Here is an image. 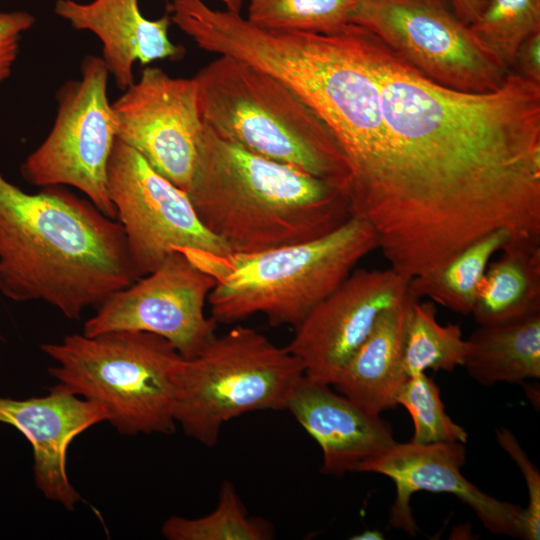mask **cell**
I'll list each match as a JSON object with an SVG mask.
<instances>
[{"label": "cell", "mask_w": 540, "mask_h": 540, "mask_svg": "<svg viewBox=\"0 0 540 540\" xmlns=\"http://www.w3.org/2000/svg\"><path fill=\"white\" fill-rule=\"evenodd\" d=\"M40 349L56 362L48 371L57 385L102 407L119 433L175 431L185 358L165 338L135 330L70 334Z\"/></svg>", "instance_id": "6"}, {"label": "cell", "mask_w": 540, "mask_h": 540, "mask_svg": "<svg viewBox=\"0 0 540 540\" xmlns=\"http://www.w3.org/2000/svg\"><path fill=\"white\" fill-rule=\"evenodd\" d=\"M396 404L403 406L412 418L411 442H467L466 430L446 413L438 385L425 372L406 379L396 395Z\"/></svg>", "instance_id": "26"}, {"label": "cell", "mask_w": 540, "mask_h": 540, "mask_svg": "<svg viewBox=\"0 0 540 540\" xmlns=\"http://www.w3.org/2000/svg\"><path fill=\"white\" fill-rule=\"evenodd\" d=\"M465 462L466 448L460 442H396L385 452L360 463L355 472L381 474L394 482L396 498L389 523L411 536L416 534L417 525L410 499L415 492L428 491L456 496L492 533L524 538V508L481 491L462 475Z\"/></svg>", "instance_id": "14"}, {"label": "cell", "mask_w": 540, "mask_h": 540, "mask_svg": "<svg viewBox=\"0 0 540 540\" xmlns=\"http://www.w3.org/2000/svg\"><path fill=\"white\" fill-rule=\"evenodd\" d=\"M107 189L138 278L179 248L232 253L202 224L188 195L117 137L107 165Z\"/></svg>", "instance_id": "10"}, {"label": "cell", "mask_w": 540, "mask_h": 540, "mask_svg": "<svg viewBox=\"0 0 540 540\" xmlns=\"http://www.w3.org/2000/svg\"><path fill=\"white\" fill-rule=\"evenodd\" d=\"M117 138L186 194L204 123L194 78H174L148 66L112 103Z\"/></svg>", "instance_id": "12"}, {"label": "cell", "mask_w": 540, "mask_h": 540, "mask_svg": "<svg viewBox=\"0 0 540 540\" xmlns=\"http://www.w3.org/2000/svg\"><path fill=\"white\" fill-rule=\"evenodd\" d=\"M103 421L102 407L59 385L42 397L0 398V422L15 427L32 445L37 488L68 510L81 500L67 475L68 447L79 434Z\"/></svg>", "instance_id": "15"}, {"label": "cell", "mask_w": 540, "mask_h": 540, "mask_svg": "<svg viewBox=\"0 0 540 540\" xmlns=\"http://www.w3.org/2000/svg\"><path fill=\"white\" fill-rule=\"evenodd\" d=\"M35 21V17L27 11H0V84L10 76L22 35Z\"/></svg>", "instance_id": "28"}, {"label": "cell", "mask_w": 540, "mask_h": 540, "mask_svg": "<svg viewBox=\"0 0 540 540\" xmlns=\"http://www.w3.org/2000/svg\"><path fill=\"white\" fill-rule=\"evenodd\" d=\"M80 78L56 93L57 113L44 141L20 165L22 178L37 187L80 190L106 216L116 219L107 189V165L117 137L102 57L86 55Z\"/></svg>", "instance_id": "9"}, {"label": "cell", "mask_w": 540, "mask_h": 540, "mask_svg": "<svg viewBox=\"0 0 540 540\" xmlns=\"http://www.w3.org/2000/svg\"><path fill=\"white\" fill-rule=\"evenodd\" d=\"M139 278L121 224L64 186L27 193L0 173V292L68 319Z\"/></svg>", "instance_id": "2"}, {"label": "cell", "mask_w": 540, "mask_h": 540, "mask_svg": "<svg viewBox=\"0 0 540 540\" xmlns=\"http://www.w3.org/2000/svg\"><path fill=\"white\" fill-rule=\"evenodd\" d=\"M512 234L495 230L476 240L441 269L409 280L410 292L463 315L471 314L479 284L491 257L513 241Z\"/></svg>", "instance_id": "21"}, {"label": "cell", "mask_w": 540, "mask_h": 540, "mask_svg": "<svg viewBox=\"0 0 540 540\" xmlns=\"http://www.w3.org/2000/svg\"><path fill=\"white\" fill-rule=\"evenodd\" d=\"M479 284L472 309L479 325L540 313V242L512 241Z\"/></svg>", "instance_id": "20"}, {"label": "cell", "mask_w": 540, "mask_h": 540, "mask_svg": "<svg viewBox=\"0 0 540 540\" xmlns=\"http://www.w3.org/2000/svg\"><path fill=\"white\" fill-rule=\"evenodd\" d=\"M463 366L484 386L540 377V313L479 325L469 338Z\"/></svg>", "instance_id": "19"}, {"label": "cell", "mask_w": 540, "mask_h": 540, "mask_svg": "<svg viewBox=\"0 0 540 540\" xmlns=\"http://www.w3.org/2000/svg\"><path fill=\"white\" fill-rule=\"evenodd\" d=\"M408 293L409 279L390 267L352 271L295 328L287 348L307 378L332 386L381 313Z\"/></svg>", "instance_id": "13"}, {"label": "cell", "mask_w": 540, "mask_h": 540, "mask_svg": "<svg viewBox=\"0 0 540 540\" xmlns=\"http://www.w3.org/2000/svg\"><path fill=\"white\" fill-rule=\"evenodd\" d=\"M220 1H222L225 4L226 9L233 12H238V13H240L241 8L243 4L245 3V0H220Z\"/></svg>", "instance_id": "32"}, {"label": "cell", "mask_w": 540, "mask_h": 540, "mask_svg": "<svg viewBox=\"0 0 540 540\" xmlns=\"http://www.w3.org/2000/svg\"><path fill=\"white\" fill-rule=\"evenodd\" d=\"M382 533L375 530H366L360 534L354 535L351 539L355 540H381L383 539Z\"/></svg>", "instance_id": "31"}, {"label": "cell", "mask_w": 540, "mask_h": 540, "mask_svg": "<svg viewBox=\"0 0 540 540\" xmlns=\"http://www.w3.org/2000/svg\"><path fill=\"white\" fill-rule=\"evenodd\" d=\"M498 444L514 460L527 486L529 500L524 508V539L540 537V473L530 461L514 434L504 427L497 428Z\"/></svg>", "instance_id": "27"}, {"label": "cell", "mask_w": 540, "mask_h": 540, "mask_svg": "<svg viewBox=\"0 0 540 540\" xmlns=\"http://www.w3.org/2000/svg\"><path fill=\"white\" fill-rule=\"evenodd\" d=\"M470 27L511 69L521 43L540 32V0H485Z\"/></svg>", "instance_id": "25"}, {"label": "cell", "mask_w": 540, "mask_h": 540, "mask_svg": "<svg viewBox=\"0 0 540 540\" xmlns=\"http://www.w3.org/2000/svg\"><path fill=\"white\" fill-rule=\"evenodd\" d=\"M388 142L370 219L390 268L435 272L499 229L540 241V84L513 71L495 91L440 86L367 30Z\"/></svg>", "instance_id": "1"}, {"label": "cell", "mask_w": 540, "mask_h": 540, "mask_svg": "<svg viewBox=\"0 0 540 540\" xmlns=\"http://www.w3.org/2000/svg\"><path fill=\"white\" fill-rule=\"evenodd\" d=\"M287 410L317 442L323 454V473L342 476L363 461L392 447L391 425L358 407L331 385L305 375L294 389Z\"/></svg>", "instance_id": "16"}, {"label": "cell", "mask_w": 540, "mask_h": 540, "mask_svg": "<svg viewBox=\"0 0 540 540\" xmlns=\"http://www.w3.org/2000/svg\"><path fill=\"white\" fill-rule=\"evenodd\" d=\"M161 531L169 540H267L274 535L268 521L248 514L230 481L222 483L213 511L191 519L171 516Z\"/></svg>", "instance_id": "23"}, {"label": "cell", "mask_w": 540, "mask_h": 540, "mask_svg": "<svg viewBox=\"0 0 540 540\" xmlns=\"http://www.w3.org/2000/svg\"><path fill=\"white\" fill-rule=\"evenodd\" d=\"M187 195L202 224L232 253L314 240L352 217L339 189L254 154L205 124Z\"/></svg>", "instance_id": "3"}, {"label": "cell", "mask_w": 540, "mask_h": 540, "mask_svg": "<svg viewBox=\"0 0 540 540\" xmlns=\"http://www.w3.org/2000/svg\"><path fill=\"white\" fill-rule=\"evenodd\" d=\"M468 344L457 324L440 325L434 302L416 299L410 308L402 355L407 377L434 371H453L463 366Z\"/></svg>", "instance_id": "22"}, {"label": "cell", "mask_w": 540, "mask_h": 540, "mask_svg": "<svg viewBox=\"0 0 540 540\" xmlns=\"http://www.w3.org/2000/svg\"><path fill=\"white\" fill-rule=\"evenodd\" d=\"M455 13L466 24L471 25L482 12L485 0H449Z\"/></svg>", "instance_id": "30"}, {"label": "cell", "mask_w": 540, "mask_h": 540, "mask_svg": "<svg viewBox=\"0 0 540 540\" xmlns=\"http://www.w3.org/2000/svg\"><path fill=\"white\" fill-rule=\"evenodd\" d=\"M214 279L175 250L153 272L110 295L89 318L83 334L144 331L169 341L185 358L198 355L216 336L205 315Z\"/></svg>", "instance_id": "11"}, {"label": "cell", "mask_w": 540, "mask_h": 540, "mask_svg": "<svg viewBox=\"0 0 540 540\" xmlns=\"http://www.w3.org/2000/svg\"><path fill=\"white\" fill-rule=\"evenodd\" d=\"M247 20L270 30L331 35L351 23L358 0H245Z\"/></svg>", "instance_id": "24"}, {"label": "cell", "mask_w": 540, "mask_h": 540, "mask_svg": "<svg viewBox=\"0 0 540 540\" xmlns=\"http://www.w3.org/2000/svg\"><path fill=\"white\" fill-rule=\"evenodd\" d=\"M511 70L528 81L540 84V32L521 43Z\"/></svg>", "instance_id": "29"}, {"label": "cell", "mask_w": 540, "mask_h": 540, "mask_svg": "<svg viewBox=\"0 0 540 540\" xmlns=\"http://www.w3.org/2000/svg\"><path fill=\"white\" fill-rule=\"evenodd\" d=\"M54 13L75 30L89 31L102 43V59L116 86L124 91L134 83L133 67L156 60H180L185 48L170 41L167 13L145 18L138 0H57Z\"/></svg>", "instance_id": "17"}, {"label": "cell", "mask_w": 540, "mask_h": 540, "mask_svg": "<svg viewBox=\"0 0 540 540\" xmlns=\"http://www.w3.org/2000/svg\"><path fill=\"white\" fill-rule=\"evenodd\" d=\"M377 248L374 228L351 217L317 239L255 253L177 250L214 279L208 303L217 323L263 314L273 327L296 328Z\"/></svg>", "instance_id": "4"}, {"label": "cell", "mask_w": 540, "mask_h": 540, "mask_svg": "<svg viewBox=\"0 0 540 540\" xmlns=\"http://www.w3.org/2000/svg\"><path fill=\"white\" fill-rule=\"evenodd\" d=\"M193 78L203 123L217 135L347 195L350 171L344 153L323 121L283 81L227 55Z\"/></svg>", "instance_id": "5"}, {"label": "cell", "mask_w": 540, "mask_h": 540, "mask_svg": "<svg viewBox=\"0 0 540 540\" xmlns=\"http://www.w3.org/2000/svg\"><path fill=\"white\" fill-rule=\"evenodd\" d=\"M300 360L262 333L236 326L184 359L175 421L185 434L212 447L223 425L245 413L285 410L304 377Z\"/></svg>", "instance_id": "7"}, {"label": "cell", "mask_w": 540, "mask_h": 540, "mask_svg": "<svg viewBox=\"0 0 540 540\" xmlns=\"http://www.w3.org/2000/svg\"><path fill=\"white\" fill-rule=\"evenodd\" d=\"M351 23L377 36L432 82L454 90H497L511 69L449 0H358Z\"/></svg>", "instance_id": "8"}, {"label": "cell", "mask_w": 540, "mask_h": 540, "mask_svg": "<svg viewBox=\"0 0 540 540\" xmlns=\"http://www.w3.org/2000/svg\"><path fill=\"white\" fill-rule=\"evenodd\" d=\"M416 299L409 290L402 301L381 313L332 385L368 414L380 415L397 406L396 395L408 378L402 355L407 319Z\"/></svg>", "instance_id": "18"}]
</instances>
